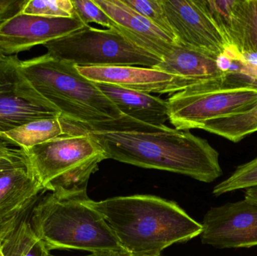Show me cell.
I'll use <instances>...</instances> for the list:
<instances>
[{"label": "cell", "instance_id": "cell-1", "mask_svg": "<svg viewBox=\"0 0 257 256\" xmlns=\"http://www.w3.org/2000/svg\"><path fill=\"white\" fill-rule=\"evenodd\" d=\"M111 159L210 183L223 174L219 153L189 131L166 127L154 132L87 131Z\"/></svg>", "mask_w": 257, "mask_h": 256}, {"label": "cell", "instance_id": "cell-2", "mask_svg": "<svg viewBox=\"0 0 257 256\" xmlns=\"http://www.w3.org/2000/svg\"><path fill=\"white\" fill-rule=\"evenodd\" d=\"M88 204L102 214L130 255L157 256L175 243L200 236L202 223L178 204L160 197L134 195Z\"/></svg>", "mask_w": 257, "mask_h": 256}, {"label": "cell", "instance_id": "cell-3", "mask_svg": "<svg viewBox=\"0 0 257 256\" xmlns=\"http://www.w3.org/2000/svg\"><path fill=\"white\" fill-rule=\"evenodd\" d=\"M89 197L45 195L32 212L30 223L48 250L73 249L90 253L128 254Z\"/></svg>", "mask_w": 257, "mask_h": 256}, {"label": "cell", "instance_id": "cell-4", "mask_svg": "<svg viewBox=\"0 0 257 256\" xmlns=\"http://www.w3.org/2000/svg\"><path fill=\"white\" fill-rule=\"evenodd\" d=\"M21 69L33 88L67 121L92 124L123 117L97 84L83 77L73 63L46 54L21 61Z\"/></svg>", "mask_w": 257, "mask_h": 256}, {"label": "cell", "instance_id": "cell-5", "mask_svg": "<svg viewBox=\"0 0 257 256\" xmlns=\"http://www.w3.org/2000/svg\"><path fill=\"white\" fill-rule=\"evenodd\" d=\"M27 152L44 190L62 197H87L90 176L107 159L102 147L87 132L62 135Z\"/></svg>", "mask_w": 257, "mask_h": 256}, {"label": "cell", "instance_id": "cell-6", "mask_svg": "<svg viewBox=\"0 0 257 256\" xmlns=\"http://www.w3.org/2000/svg\"><path fill=\"white\" fill-rule=\"evenodd\" d=\"M44 46L48 55L81 67L130 66L154 68L162 59L133 44L112 27L84 26Z\"/></svg>", "mask_w": 257, "mask_h": 256}, {"label": "cell", "instance_id": "cell-7", "mask_svg": "<svg viewBox=\"0 0 257 256\" xmlns=\"http://www.w3.org/2000/svg\"><path fill=\"white\" fill-rule=\"evenodd\" d=\"M167 102L170 123L178 130L189 131L253 106L257 102V85L229 78L186 89L172 94Z\"/></svg>", "mask_w": 257, "mask_h": 256}, {"label": "cell", "instance_id": "cell-8", "mask_svg": "<svg viewBox=\"0 0 257 256\" xmlns=\"http://www.w3.org/2000/svg\"><path fill=\"white\" fill-rule=\"evenodd\" d=\"M18 56L0 59V135L35 120L61 116L31 85Z\"/></svg>", "mask_w": 257, "mask_h": 256}, {"label": "cell", "instance_id": "cell-9", "mask_svg": "<svg viewBox=\"0 0 257 256\" xmlns=\"http://www.w3.org/2000/svg\"><path fill=\"white\" fill-rule=\"evenodd\" d=\"M166 18L177 44L218 57L232 48L207 0H163Z\"/></svg>", "mask_w": 257, "mask_h": 256}, {"label": "cell", "instance_id": "cell-10", "mask_svg": "<svg viewBox=\"0 0 257 256\" xmlns=\"http://www.w3.org/2000/svg\"><path fill=\"white\" fill-rule=\"evenodd\" d=\"M202 225L203 244L221 249L257 246V204L245 198L211 207Z\"/></svg>", "mask_w": 257, "mask_h": 256}, {"label": "cell", "instance_id": "cell-11", "mask_svg": "<svg viewBox=\"0 0 257 256\" xmlns=\"http://www.w3.org/2000/svg\"><path fill=\"white\" fill-rule=\"evenodd\" d=\"M84 26L76 17L50 18L21 12L0 27V52L14 56L67 36Z\"/></svg>", "mask_w": 257, "mask_h": 256}, {"label": "cell", "instance_id": "cell-12", "mask_svg": "<svg viewBox=\"0 0 257 256\" xmlns=\"http://www.w3.org/2000/svg\"><path fill=\"white\" fill-rule=\"evenodd\" d=\"M76 68L83 77L96 84H110L149 94H175L182 90L178 77L154 68L130 66Z\"/></svg>", "mask_w": 257, "mask_h": 256}, {"label": "cell", "instance_id": "cell-13", "mask_svg": "<svg viewBox=\"0 0 257 256\" xmlns=\"http://www.w3.org/2000/svg\"><path fill=\"white\" fill-rule=\"evenodd\" d=\"M111 20L112 27L139 48L163 58L177 42L139 15L123 0H93Z\"/></svg>", "mask_w": 257, "mask_h": 256}, {"label": "cell", "instance_id": "cell-14", "mask_svg": "<svg viewBox=\"0 0 257 256\" xmlns=\"http://www.w3.org/2000/svg\"><path fill=\"white\" fill-rule=\"evenodd\" d=\"M154 69L178 77L182 90L229 79L219 69L216 57L178 44Z\"/></svg>", "mask_w": 257, "mask_h": 256}, {"label": "cell", "instance_id": "cell-15", "mask_svg": "<svg viewBox=\"0 0 257 256\" xmlns=\"http://www.w3.org/2000/svg\"><path fill=\"white\" fill-rule=\"evenodd\" d=\"M44 189L31 165H21L0 177V222L20 217Z\"/></svg>", "mask_w": 257, "mask_h": 256}, {"label": "cell", "instance_id": "cell-16", "mask_svg": "<svg viewBox=\"0 0 257 256\" xmlns=\"http://www.w3.org/2000/svg\"><path fill=\"white\" fill-rule=\"evenodd\" d=\"M101 91L115 105L123 116L155 126H166L169 120L167 100L149 93L97 84Z\"/></svg>", "mask_w": 257, "mask_h": 256}, {"label": "cell", "instance_id": "cell-17", "mask_svg": "<svg viewBox=\"0 0 257 256\" xmlns=\"http://www.w3.org/2000/svg\"><path fill=\"white\" fill-rule=\"evenodd\" d=\"M213 18L231 46L241 54L249 51L244 0H207Z\"/></svg>", "mask_w": 257, "mask_h": 256}, {"label": "cell", "instance_id": "cell-18", "mask_svg": "<svg viewBox=\"0 0 257 256\" xmlns=\"http://www.w3.org/2000/svg\"><path fill=\"white\" fill-rule=\"evenodd\" d=\"M65 135L67 134L65 132L64 124L60 116L35 120L2 134L26 151L35 146Z\"/></svg>", "mask_w": 257, "mask_h": 256}, {"label": "cell", "instance_id": "cell-19", "mask_svg": "<svg viewBox=\"0 0 257 256\" xmlns=\"http://www.w3.org/2000/svg\"><path fill=\"white\" fill-rule=\"evenodd\" d=\"M210 133L238 143L257 132V102L246 111L205 122L199 127Z\"/></svg>", "mask_w": 257, "mask_h": 256}, {"label": "cell", "instance_id": "cell-20", "mask_svg": "<svg viewBox=\"0 0 257 256\" xmlns=\"http://www.w3.org/2000/svg\"><path fill=\"white\" fill-rule=\"evenodd\" d=\"M6 256H51L30 221H19L1 243Z\"/></svg>", "mask_w": 257, "mask_h": 256}, {"label": "cell", "instance_id": "cell-21", "mask_svg": "<svg viewBox=\"0 0 257 256\" xmlns=\"http://www.w3.org/2000/svg\"><path fill=\"white\" fill-rule=\"evenodd\" d=\"M257 186V158L237 167L230 177L213 189L215 196Z\"/></svg>", "mask_w": 257, "mask_h": 256}, {"label": "cell", "instance_id": "cell-22", "mask_svg": "<svg viewBox=\"0 0 257 256\" xmlns=\"http://www.w3.org/2000/svg\"><path fill=\"white\" fill-rule=\"evenodd\" d=\"M127 6L145 17L154 25L176 42L172 27L166 18L163 0H123Z\"/></svg>", "mask_w": 257, "mask_h": 256}, {"label": "cell", "instance_id": "cell-23", "mask_svg": "<svg viewBox=\"0 0 257 256\" xmlns=\"http://www.w3.org/2000/svg\"><path fill=\"white\" fill-rule=\"evenodd\" d=\"M22 13L50 18H74L72 0H29Z\"/></svg>", "mask_w": 257, "mask_h": 256}, {"label": "cell", "instance_id": "cell-24", "mask_svg": "<svg viewBox=\"0 0 257 256\" xmlns=\"http://www.w3.org/2000/svg\"><path fill=\"white\" fill-rule=\"evenodd\" d=\"M75 17L85 26L95 23L107 29L112 28L111 20L93 0H72Z\"/></svg>", "mask_w": 257, "mask_h": 256}, {"label": "cell", "instance_id": "cell-25", "mask_svg": "<svg viewBox=\"0 0 257 256\" xmlns=\"http://www.w3.org/2000/svg\"><path fill=\"white\" fill-rule=\"evenodd\" d=\"M1 162L30 165L27 152L9 138L0 135V163Z\"/></svg>", "mask_w": 257, "mask_h": 256}, {"label": "cell", "instance_id": "cell-26", "mask_svg": "<svg viewBox=\"0 0 257 256\" xmlns=\"http://www.w3.org/2000/svg\"><path fill=\"white\" fill-rule=\"evenodd\" d=\"M249 51L257 52V0H245Z\"/></svg>", "mask_w": 257, "mask_h": 256}, {"label": "cell", "instance_id": "cell-27", "mask_svg": "<svg viewBox=\"0 0 257 256\" xmlns=\"http://www.w3.org/2000/svg\"><path fill=\"white\" fill-rule=\"evenodd\" d=\"M29 0H0V27L23 12Z\"/></svg>", "mask_w": 257, "mask_h": 256}, {"label": "cell", "instance_id": "cell-28", "mask_svg": "<svg viewBox=\"0 0 257 256\" xmlns=\"http://www.w3.org/2000/svg\"><path fill=\"white\" fill-rule=\"evenodd\" d=\"M19 218L12 219L8 222H0V242H3L5 237L16 226L17 224L19 222Z\"/></svg>", "mask_w": 257, "mask_h": 256}, {"label": "cell", "instance_id": "cell-29", "mask_svg": "<svg viewBox=\"0 0 257 256\" xmlns=\"http://www.w3.org/2000/svg\"><path fill=\"white\" fill-rule=\"evenodd\" d=\"M244 198L257 204V186L246 189Z\"/></svg>", "mask_w": 257, "mask_h": 256}, {"label": "cell", "instance_id": "cell-30", "mask_svg": "<svg viewBox=\"0 0 257 256\" xmlns=\"http://www.w3.org/2000/svg\"><path fill=\"white\" fill-rule=\"evenodd\" d=\"M25 164H12L9 163V162H1L0 163V177L5 173L14 169L16 167L21 166V165H24Z\"/></svg>", "mask_w": 257, "mask_h": 256}, {"label": "cell", "instance_id": "cell-31", "mask_svg": "<svg viewBox=\"0 0 257 256\" xmlns=\"http://www.w3.org/2000/svg\"><path fill=\"white\" fill-rule=\"evenodd\" d=\"M127 254L117 253V252H97V253H90L85 256H128ZM54 256V255H51Z\"/></svg>", "mask_w": 257, "mask_h": 256}, {"label": "cell", "instance_id": "cell-32", "mask_svg": "<svg viewBox=\"0 0 257 256\" xmlns=\"http://www.w3.org/2000/svg\"><path fill=\"white\" fill-rule=\"evenodd\" d=\"M1 243L2 242H0V256H6L4 255V253H3V249H2Z\"/></svg>", "mask_w": 257, "mask_h": 256}, {"label": "cell", "instance_id": "cell-33", "mask_svg": "<svg viewBox=\"0 0 257 256\" xmlns=\"http://www.w3.org/2000/svg\"><path fill=\"white\" fill-rule=\"evenodd\" d=\"M3 57H4V55L0 52V59L3 58Z\"/></svg>", "mask_w": 257, "mask_h": 256}, {"label": "cell", "instance_id": "cell-34", "mask_svg": "<svg viewBox=\"0 0 257 256\" xmlns=\"http://www.w3.org/2000/svg\"><path fill=\"white\" fill-rule=\"evenodd\" d=\"M128 256H133V255H128ZM157 256H162V255H157Z\"/></svg>", "mask_w": 257, "mask_h": 256}]
</instances>
